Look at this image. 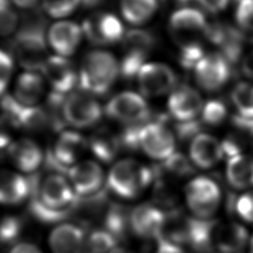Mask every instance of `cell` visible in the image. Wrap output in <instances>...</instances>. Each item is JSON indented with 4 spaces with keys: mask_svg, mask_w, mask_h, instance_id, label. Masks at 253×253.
Listing matches in <instances>:
<instances>
[{
    "mask_svg": "<svg viewBox=\"0 0 253 253\" xmlns=\"http://www.w3.org/2000/svg\"><path fill=\"white\" fill-rule=\"evenodd\" d=\"M29 179V210L39 221L60 223L76 211L78 197L63 173L53 171L44 176L33 174Z\"/></svg>",
    "mask_w": 253,
    "mask_h": 253,
    "instance_id": "obj_1",
    "label": "cell"
},
{
    "mask_svg": "<svg viewBox=\"0 0 253 253\" xmlns=\"http://www.w3.org/2000/svg\"><path fill=\"white\" fill-rule=\"evenodd\" d=\"M176 74L166 64L145 63L137 74L139 92L144 97H159L172 91L176 86Z\"/></svg>",
    "mask_w": 253,
    "mask_h": 253,
    "instance_id": "obj_13",
    "label": "cell"
},
{
    "mask_svg": "<svg viewBox=\"0 0 253 253\" xmlns=\"http://www.w3.org/2000/svg\"><path fill=\"white\" fill-rule=\"evenodd\" d=\"M83 35L96 45H110L123 40V24L115 15L107 12H96L88 16L82 26Z\"/></svg>",
    "mask_w": 253,
    "mask_h": 253,
    "instance_id": "obj_12",
    "label": "cell"
},
{
    "mask_svg": "<svg viewBox=\"0 0 253 253\" xmlns=\"http://www.w3.org/2000/svg\"><path fill=\"white\" fill-rule=\"evenodd\" d=\"M201 116L203 123L211 126H216L221 125L226 119L227 109L222 101L211 99L204 104Z\"/></svg>",
    "mask_w": 253,
    "mask_h": 253,
    "instance_id": "obj_37",
    "label": "cell"
},
{
    "mask_svg": "<svg viewBox=\"0 0 253 253\" xmlns=\"http://www.w3.org/2000/svg\"><path fill=\"white\" fill-rule=\"evenodd\" d=\"M66 177L69 180L76 196L78 198H89L102 191L106 184L107 177L98 161L81 160L71 166Z\"/></svg>",
    "mask_w": 253,
    "mask_h": 253,
    "instance_id": "obj_11",
    "label": "cell"
},
{
    "mask_svg": "<svg viewBox=\"0 0 253 253\" xmlns=\"http://www.w3.org/2000/svg\"><path fill=\"white\" fill-rule=\"evenodd\" d=\"M24 219L18 214H6L0 218V243L14 244L24 232Z\"/></svg>",
    "mask_w": 253,
    "mask_h": 253,
    "instance_id": "obj_35",
    "label": "cell"
},
{
    "mask_svg": "<svg viewBox=\"0 0 253 253\" xmlns=\"http://www.w3.org/2000/svg\"><path fill=\"white\" fill-rule=\"evenodd\" d=\"M189 158L197 168L215 167L224 158L221 141L210 133H198L190 142Z\"/></svg>",
    "mask_w": 253,
    "mask_h": 253,
    "instance_id": "obj_21",
    "label": "cell"
},
{
    "mask_svg": "<svg viewBox=\"0 0 253 253\" xmlns=\"http://www.w3.org/2000/svg\"><path fill=\"white\" fill-rule=\"evenodd\" d=\"M2 115L8 118L18 129L40 132L50 126L48 116L43 107L26 106L19 103L13 95H6L0 101Z\"/></svg>",
    "mask_w": 253,
    "mask_h": 253,
    "instance_id": "obj_10",
    "label": "cell"
},
{
    "mask_svg": "<svg viewBox=\"0 0 253 253\" xmlns=\"http://www.w3.org/2000/svg\"><path fill=\"white\" fill-rule=\"evenodd\" d=\"M194 164L180 152H175L166 160L162 161L161 164L154 167L155 178L163 177L166 179H183L195 172Z\"/></svg>",
    "mask_w": 253,
    "mask_h": 253,
    "instance_id": "obj_31",
    "label": "cell"
},
{
    "mask_svg": "<svg viewBox=\"0 0 253 253\" xmlns=\"http://www.w3.org/2000/svg\"><path fill=\"white\" fill-rule=\"evenodd\" d=\"M13 71L12 57L0 49V96L3 95Z\"/></svg>",
    "mask_w": 253,
    "mask_h": 253,
    "instance_id": "obj_43",
    "label": "cell"
},
{
    "mask_svg": "<svg viewBox=\"0 0 253 253\" xmlns=\"http://www.w3.org/2000/svg\"><path fill=\"white\" fill-rule=\"evenodd\" d=\"M83 253H92V252H83Z\"/></svg>",
    "mask_w": 253,
    "mask_h": 253,
    "instance_id": "obj_58",
    "label": "cell"
},
{
    "mask_svg": "<svg viewBox=\"0 0 253 253\" xmlns=\"http://www.w3.org/2000/svg\"><path fill=\"white\" fill-rule=\"evenodd\" d=\"M122 42L124 54L120 62V74L124 79L131 80L145 64L155 40L148 31L132 29L125 33Z\"/></svg>",
    "mask_w": 253,
    "mask_h": 253,
    "instance_id": "obj_6",
    "label": "cell"
},
{
    "mask_svg": "<svg viewBox=\"0 0 253 253\" xmlns=\"http://www.w3.org/2000/svg\"><path fill=\"white\" fill-rule=\"evenodd\" d=\"M230 1H232V2H234V3H237V4H238V3H240V2H241V1H243V0H230Z\"/></svg>",
    "mask_w": 253,
    "mask_h": 253,
    "instance_id": "obj_57",
    "label": "cell"
},
{
    "mask_svg": "<svg viewBox=\"0 0 253 253\" xmlns=\"http://www.w3.org/2000/svg\"><path fill=\"white\" fill-rule=\"evenodd\" d=\"M85 243L84 228L71 222L58 223L48 236V245L52 253H82Z\"/></svg>",
    "mask_w": 253,
    "mask_h": 253,
    "instance_id": "obj_22",
    "label": "cell"
},
{
    "mask_svg": "<svg viewBox=\"0 0 253 253\" xmlns=\"http://www.w3.org/2000/svg\"><path fill=\"white\" fill-rule=\"evenodd\" d=\"M80 3L81 0H42V8L50 17L61 18L74 12Z\"/></svg>",
    "mask_w": 253,
    "mask_h": 253,
    "instance_id": "obj_39",
    "label": "cell"
},
{
    "mask_svg": "<svg viewBox=\"0 0 253 253\" xmlns=\"http://www.w3.org/2000/svg\"><path fill=\"white\" fill-rule=\"evenodd\" d=\"M204 101L201 94L189 85L175 87L168 98L167 109L170 116L179 123L190 122L202 113Z\"/></svg>",
    "mask_w": 253,
    "mask_h": 253,
    "instance_id": "obj_17",
    "label": "cell"
},
{
    "mask_svg": "<svg viewBox=\"0 0 253 253\" xmlns=\"http://www.w3.org/2000/svg\"><path fill=\"white\" fill-rule=\"evenodd\" d=\"M30 194L29 177H24L21 173L12 170H0V204L19 205L29 199Z\"/></svg>",
    "mask_w": 253,
    "mask_h": 253,
    "instance_id": "obj_25",
    "label": "cell"
},
{
    "mask_svg": "<svg viewBox=\"0 0 253 253\" xmlns=\"http://www.w3.org/2000/svg\"><path fill=\"white\" fill-rule=\"evenodd\" d=\"M62 111L65 124L78 129L96 126L103 114L95 96L81 89L65 97Z\"/></svg>",
    "mask_w": 253,
    "mask_h": 253,
    "instance_id": "obj_9",
    "label": "cell"
},
{
    "mask_svg": "<svg viewBox=\"0 0 253 253\" xmlns=\"http://www.w3.org/2000/svg\"><path fill=\"white\" fill-rule=\"evenodd\" d=\"M221 146L223 151V156L231 158L235 155L242 153V144L237 136L228 135L221 140Z\"/></svg>",
    "mask_w": 253,
    "mask_h": 253,
    "instance_id": "obj_46",
    "label": "cell"
},
{
    "mask_svg": "<svg viewBox=\"0 0 253 253\" xmlns=\"http://www.w3.org/2000/svg\"><path fill=\"white\" fill-rule=\"evenodd\" d=\"M119 240L105 228H96L92 230L86 239L87 247L92 253H111L116 249Z\"/></svg>",
    "mask_w": 253,
    "mask_h": 253,
    "instance_id": "obj_34",
    "label": "cell"
},
{
    "mask_svg": "<svg viewBox=\"0 0 253 253\" xmlns=\"http://www.w3.org/2000/svg\"><path fill=\"white\" fill-rule=\"evenodd\" d=\"M157 249L156 253H187L181 246L168 243L165 241H156Z\"/></svg>",
    "mask_w": 253,
    "mask_h": 253,
    "instance_id": "obj_49",
    "label": "cell"
},
{
    "mask_svg": "<svg viewBox=\"0 0 253 253\" xmlns=\"http://www.w3.org/2000/svg\"><path fill=\"white\" fill-rule=\"evenodd\" d=\"M230 98L238 115L253 118V85L238 83L232 89Z\"/></svg>",
    "mask_w": 253,
    "mask_h": 253,
    "instance_id": "obj_33",
    "label": "cell"
},
{
    "mask_svg": "<svg viewBox=\"0 0 253 253\" xmlns=\"http://www.w3.org/2000/svg\"><path fill=\"white\" fill-rule=\"evenodd\" d=\"M207 25L203 12L191 7L176 10L169 20L170 33L180 46L197 42L194 38L199 34H205Z\"/></svg>",
    "mask_w": 253,
    "mask_h": 253,
    "instance_id": "obj_14",
    "label": "cell"
},
{
    "mask_svg": "<svg viewBox=\"0 0 253 253\" xmlns=\"http://www.w3.org/2000/svg\"><path fill=\"white\" fill-rule=\"evenodd\" d=\"M241 69L247 77L253 79V50L244 56L241 63Z\"/></svg>",
    "mask_w": 253,
    "mask_h": 253,
    "instance_id": "obj_50",
    "label": "cell"
},
{
    "mask_svg": "<svg viewBox=\"0 0 253 253\" xmlns=\"http://www.w3.org/2000/svg\"><path fill=\"white\" fill-rule=\"evenodd\" d=\"M230 0H195V3L209 13L216 14L223 11Z\"/></svg>",
    "mask_w": 253,
    "mask_h": 253,
    "instance_id": "obj_47",
    "label": "cell"
},
{
    "mask_svg": "<svg viewBox=\"0 0 253 253\" xmlns=\"http://www.w3.org/2000/svg\"><path fill=\"white\" fill-rule=\"evenodd\" d=\"M17 128L4 115H0V150L5 149L14 141V131Z\"/></svg>",
    "mask_w": 253,
    "mask_h": 253,
    "instance_id": "obj_44",
    "label": "cell"
},
{
    "mask_svg": "<svg viewBox=\"0 0 253 253\" xmlns=\"http://www.w3.org/2000/svg\"><path fill=\"white\" fill-rule=\"evenodd\" d=\"M165 211L150 203L140 204L130 211V229L142 239H157L161 231Z\"/></svg>",
    "mask_w": 253,
    "mask_h": 253,
    "instance_id": "obj_18",
    "label": "cell"
},
{
    "mask_svg": "<svg viewBox=\"0 0 253 253\" xmlns=\"http://www.w3.org/2000/svg\"><path fill=\"white\" fill-rule=\"evenodd\" d=\"M225 177L233 189L253 188V156L240 153L226 161Z\"/></svg>",
    "mask_w": 253,
    "mask_h": 253,
    "instance_id": "obj_27",
    "label": "cell"
},
{
    "mask_svg": "<svg viewBox=\"0 0 253 253\" xmlns=\"http://www.w3.org/2000/svg\"><path fill=\"white\" fill-rule=\"evenodd\" d=\"M17 34L44 38L47 21L41 10L34 8L22 15Z\"/></svg>",
    "mask_w": 253,
    "mask_h": 253,
    "instance_id": "obj_32",
    "label": "cell"
},
{
    "mask_svg": "<svg viewBox=\"0 0 253 253\" xmlns=\"http://www.w3.org/2000/svg\"><path fill=\"white\" fill-rule=\"evenodd\" d=\"M111 253H133V252L130 251V250H128V249L123 248V247H117V248L114 249Z\"/></svg>",
    "mask_w": 253,
    "mask_h": 253,
    "instance_id": "obj_54",
    "label": "cell"
},
{
    "mask_svg": "<svg viewBox=\"0 0 253 253\" xmlns=\"http://www.w3.org/2000/svg\"><path fill=\"white\" fill-rule=\"evenodd\" d=\"M249 239L246 227L236 221L216 223L213 229V247L220 253H241Z\"/></svg>",
    "mask_w": 253,
    "mask_h": 253,
    "instance_id": "obj_23",
    "label": "cell"
},
{
    "mask_svg": "<svg viewBox=\"0 0 253 253\" xmlns=\"http://www.w3.org/2000/svg\"><path fill=\"white\" fill-rule=\"evenodd\" d=\"M105 113L111 120L125 126L143 125L151 118V111L144 97L130 91L111 98L105 106Z\"/></svg>",
    "mask_w": 253,
    "mask_h": 253,
    "instance_id": "obj_8",
    "label": "cell"
},
{
    "mask_svg": "<svg viewBox=\"0 0 253 253\" xmlns=\"http://www.w3.org/2000/svg\"><path fill=\"white\" fill-rule=\"evenodd\" d=\"M160 1H165V0H160Z\"/></svg>",
    "mask_w": 253,
    "mask_h": 253,
    "instance_id": "obj_59",
    "label": "cell"
},
{
    "mask_svg": "<svg viewBox=\"0 0 253 253\" xmlns=\"http://www.w3.org/2000/svg\"><path fill=\"white\" fill-rule=\"evenodd\" d=\"M83 31L76 23L61 21L53 24L48 30L47 40L50 46L57 52V55L67 57L75 52Z\"/></svg>",
    "mask_w": 253,
    "mask_h": 253,
    "instance_id": "obj_24",
    "label": "cell"
},
{
    "mask_svg": "<svg viewBox=\"0 0 253 253\" xmlns=\"http://www.w3.org/2000/svg\"><path fill=\"white\" fill-rule=\"evenodd\" d=\"M138 139L139 150L153 160L162 162L176 152L175 133L162 118L143 124L139 128Z\"/></svg>",
    "mask_w": 253,
    "mask_h": 253,
    "instance_id": "obj_7",
    "label": "cell"
},
{
    "mask_svg": "<svg viewBox=\"0 0 253 253\" xmlns=\"http://www.w3.org/2000/svg\"><path fill=\"white\" fill-rule=\"evenodd\" d=\"M12 2L19 8L31 10L36 8L39 0H12Z\"/></svg>",
    "mask_w": 253,
    "mask_h": 253,
    "instance_id": "obj_51",
    "label": "cell"
},
{
    "mask_svg": "<svg viewBox=\"0 0 253 253\" xmlns=\"http://www.w3.org/2000/svg\"><path fill=\"white\" fill-rule=\"evenodd\" d=\"M19 18L9 3L0 4V36L6 37L15 32Z\"/></svg>",
    "mask_w": 253,
    "mask_h": 253,
    "instance_id": "obj_41",
    "label": "cell"
},
{
    "mask_svg": "<svg viewBox=\"0 0 253 253\" xmlns=\"http://www.w3.org/2000/svg\"><path fill=\"white\" fill-rule=\"evenodd\" d=\"M7 152L14 167L26 174H35L45 159L40 144L29 137L14 140Z\"/></svg>",
    "mask_w": 253,
    "mask_h": 253,
    "instance_id": "obj_20",
    "label": "cell"
},
{
    "mask_svg": "<svg viewBox=\"0 0 253 253\" xmlns=\"http://www.w3.org/2000/svg\"><path fill=\"white\" fill-rule=\"evenodd\" d=\"M184 197L193 216L202 219H211L222 202L218 184L212 178L204 175L191 178L184 188Z\"/></svg>",
    "mask_w": 253,
    "mask_h": 253,
    "instance_id": "obj_4",
    "label": "cell"
},
{
    "mask_svg": "<svg viewBox=\"0 0 253 253\" xmlns=\"http://www.w3.org/2000/svg\"><path fill=\"white\" fill-rule=\"evenodd\" d=\"M249 250H250V253H253V234L250 236V239H249Z\"/></svg>",
    "mask_w": 253,
    "mask_h": 253,
    "instance_id": "obj_55",
    "label": "cell"
},
{
    "mask_svg": "<svg viewBox=\"0 0 253 253\" xmlns=\"http://www.w3.org/2000/svg\"><path fill=\"white\" fill-rule=\"evenodd\" d=\"M158 0H121L122 14L131 25H142L149 21L158 8Z\"/></svg>",
    "mask_w": 253,
    "mask_h": 253,
    "instance_id": "obj_30",
    "label": "cell"
},
{
    "mask_svg": "<svg viewBox=\"0 0 253 253\" xmlns=\"http://www.w3.org/2000/svg\"><path fill=\"white\" fill-rule=\"evenodd\" d=\"M179 62L181 66L186 70L195 69L196 65L205 56L204 48L198 42H193L180 46Z\"/></svg>",
    "mask_w": 253,
    "mask_h": 253,
    "instance_id": "obj_38",
    "label": "cell"
},
{
    "mask_svg": "<svg viewBox=\"0 0 253 253\" xmlns=\"http://www.w3.org/2000/svg\"><path fill=\"white\" fill-rule=\"evenodd\" d=\"M3 3H9V0H0V4H3Z\"/></svg>",
    "mask_w": 253,
    "mask_h": 253,
    "instance_id": "obj_56",
    "label": "cell"
},
{
    "mask_svg": "<svg viewBox=\"0 0 253 253\" xmlns=\"http://www.w3.org/2000/svg\"><path fill=\"white\" fill-rule=\"evenodd\" d=\"M200 123L196 120L190 121V122H183L179 123L175 126L176 133L178 137L181 140H187L191 139L196 136L198 133H200Z\"/></svg>",
    "mask_w": 253,
    "mask_h": 253,
    "instance_id": "obj_45",
    "label": "cell"
},
{
    "mask_svg": "<svg viewBox=\"0 0 253 253\" xmlns=\"http://www.w3.org/2000/svg\"><path fill=\"white\" fill-rule=\"evenodd\" d=\"M120 74V63L116 57L105 50L88 52L78 74L80 89L93 96L106 95Z\"/></svg>",
    "mask_w": 253,
    "mask_h": 253,
    "instance_id": "obj_3",
    "label": "cell"
},
{
    "mask_svg": "<svg viewBox=\"0 0 253 253\" xmlns=\"http://www.w3.org/2000/svg\"><path fill=\"white\" fill-rule=\"evenodd\" d=\"M233 210L242 220L253 223V189L245 191L234 200Z\"/></svg>",
    "mask_w": 253,
    "mask_h": 253,
    "instance_id": "obj_40",
    "label": "cell"
},
{
    "mask_svg": "<svg viewBox=\"0 0 253 253\" xmlns=\"http://www.w3.org/2000/svg\"><path fill=\"white\" fill-rule=\"evenodd\" d=\"M88 147L97 161L110 163L121 151L122 144L119 133L108 127H99L88 137Z\"/></svg>",
    "mask_w": 253,
    "mask_h": 253,
    "instance_id": "obj_26",
    "label": "cell"
},
{
    "mask_svg": "<svg viewBox=\"0 0 253 253\" xmlns=\"http://www.w3.org/2000/svg\"><path fill=\"white\" fill-rule=\"evenodd\" d=\"M43 91L42 77L37 71H26L18 77L13 97L23 105L36 106Z\"/></svg>",
    "mask_w": 253,
    "mask_h": 253,
    "instance_id": "obj_28",
    "label": "cell"
},
{
    "mask_svg": "<svg viewBox=\"0 0 253 253\" xmlns=\"http://www.w3.org/2000/svg\"><path fill=\"white\" fill-rule=\"evenodd\" d=\"M10 47L19 64L27 69V71L41 70L48 57L46 54L45 38L16 33Z\"/></svg>",
    "mask_w": 253,
    "mask_h": 253,
    "instance_id": "obj_16",
    "label": "cell"
},
{
    "mask_svg": "<svg viewBox=\"0 0 253 253\" xmlns=\"http://www.w3.org/2000/svg\"><path fill=\"white\" fill-rule=\"evenodd\" d=\"M41 71L52 88V91L66 95L74 88L78 75L72 62L61 55L46 58Z\"/></svg>",
    "mask_w": 253,
    "mask_h": 253,
    "instance_id": "obj_19",
    "label": "cell"
},
{
    "mask_svg": "<svg viewBox=\"0 0 253 253\" xmlns=\"http://www.w3.org/2000/svg\"><path fill=\"white\" fill-rule=\"evenodd\" d=\"M153 201L154 205L169 210L175 209L178 201L176 190L171 186L168 179L163 177H156L153 187ZM168 210V211H169Z\"/></svg>",
    "mask_w": 253,
    "mask_h": 253,
    "instance_id": "obj_36",
    "label": "cell"
},
{
    "mask_svg": "<svg viewBox=\"0 0 253 253\" xmlns=\"http://www.w3.org/2000/svg\"><path fill=\"white\" fill-rule=\"evenodd\" d=\"M88 149V138L84 134L75 129H63L58 132L45 160L49 168L66 174L71 166L81 161Z\"/></svg>",
    "mask_w": 253,
    "mask_h": 253,
    "instance_id": "obj_5",
    "label": "cell"
},
{
    "mask_svg": "<svg viewBox=\"0 0 253 253\" xmlns=\"http://www.w3.org/2000/svg\"><path fill=\"white\" fill-rule=\"evenodd\" d=\"M103 1L104 0H81V3L85 8L90 9V8H96L97 6L101 5Z\"/></svg>",
    "mask_w": 253,
    "mask_h": 253,
    "instance_id": "obj_52",
    "label": "cell"
},
{
    "mask_svg": "<svg viewBox=\"0 0 253 253\" xmlns=\"http://www.w3.org/2000/svg\"><path fill=\"white\" fill-rule=\"evenodd\" d=\"M130 211L126 206L113 203L103 216V228L111 232L119 241L126 238L130 229Z\"/></svg>",
    "mask_w": 253,
    "mask_h": 253,
    "instance_id": "obj_29",
    "label": "cell"
},
{
    "mask_svg": "<svg viewBox=\"0 0 253 253\" xmlns=\"http://www.w3.org/2000/svg\"><path fill=\"white\" fill-rule=\"evenodd\" d=\"M235 20L242 30L253 33V0H243L238 3Z\"/></svg>",
    "mask_w": 253,
    "mask_h": 253,
    "instance_id": "obj_42",
    "label": "cell"
},
{
    "mask_svg": "<svg viewBox=\"0 0 253 253\" xmlns=\"http://www.w3.org/2000/svg\"><path fill=\"white\" fill-rule=\"evenodd\" d=\"M155 181L154 168L133 158L118 160L106 180L108 191L123 200L138 198Z\"/></svg>",
    "mask_w": 253,
    "mask_h": 253,
    "instance_id": "obj_2",
    "label": "cell"
},
{
    "mask_svg": "<svg viewBox=\"0 0 253 253\" xmlns=\"http://www.w3.org/2000/svg\"><path fill=\"white\" fill-rule=\"evenodd\" d=\"M10 253H42V252L38 246H36L33 243L19 242L13 246Z\"/></svg>",
    "mask_w": 253,
    "mask_h": 253,
    "instance_id": "obj_48",
    "label": "cell"
},
{
    "mask_svg": "<svg viewBox=\"0 0 253 253\" xmlns=\"http://www.w3.org/2000/svg\"><path fill=\"white\" fill-rule=\"evenodd\" d=\"M246 133H247V135H248V138H249L250 144H251V146L253 147V120H252V122H251V124H250L249 127L247 128Z\"/></svg>",
    "mask_w": 253,
    "mask_h": 253,
    "instance_id": "obj_53",
    "label": "cell"
},
{
    "mask_svg": "<svg viewBox=\"0 0 253 253\" xmlns=\"http://www.w3.org/2000/svg\"><path fill=\"white\" fill-rule=\"evenodd\" d=\"M194 70L197 84L208 92L221 89L230 77V64L220 53L205 55Z\"/></svg>",
    "mask_w": 253,
    "mask_h": 253,
    "instance_id": "obj_15",
    "label": "cell"
}]
</instances>
